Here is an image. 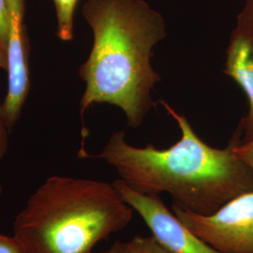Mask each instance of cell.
<instances>
[{
	"mask_svg": "<svg viewBox=\"0 0 253 253\" xmlns=\"http://www.w3.org/2000/svg\"><path fill=\"white\" fill-rule=\"evenodd\" d=\"M235 30L248 37L253 42V0H247L242 11L238 14Z\"/></svg>",
	"mask_w": 253,
	"mask_h": 253,
	"instance_id": "30bf717a",
	"label": "cell"
},
{
	"mask_svg": "<svg viewBox=\"0 0 253 253\" xmlns=\"http://www.w3.org/2000/svg\"><path fill=\"white\" fill-rule=\"evenodd\" d=\"M83 16L93 45L79 75L85 83L80 115L96 103L122 109L127 126H140L154 105L161 76L151 65L153 48L166 37L163 15L145 0H87Z\"/></svg>",
	"mask_w": 253,
	"mask_h": 253,
	"instance_id": "7a4b0ae2",
	"label": "cell"
},
{
	"mask_svg": "<svg viewBox=\"0 0 253 253\" xmlns=\"http://www.w3.org/2000/svg\"><path fill=\"white\" fill-rule=\"evenodd\" d=\"M0 253H26V251L15 236L0 234Z\"/></svg>",
	"mask_w": 253,
	"mask_h": 253,
	"instance_id": "8fae6325",
	"label": "cell"
},
{
	"mask_svg": "<svg viewBox=\"0 0 253 253\" xmlns=\"http://www.w3.org/2000/svg\"><path fill=\"white\" fill-rule=\"evenodd\" d=\"M1 194H2V187H1V185H0V196H1Z\"/></svg>",
	"mask_w": 253,
	"mask_h": 253,
	"instance_id": "5bb4252c",
	"label": "cell"
},
{
	"mask_svg": "<svg viewBox=\"0 0 253 253\" xmlns=\"http://www.w3.org/2000/svg\"><path fill=\"white\" fill-rule=\"evenodd\" d=\"M56 16V36L62 42L73 39L74 12L78 0H52Z\"/></svg>",
	"mask_w": 253,
	"mask_h": 253,
	"instance_id": "ba28073f",
	"label": "cell"
},
{
	"mask_svg": "<svg viewBox=\"0 0 253 253\" xmlns=\"http://www.w3.org/2000/svg\"><path fill=\"white\" fill-rule=\"evenodd\" d=\"M172 213L190 231L221 253H253V190L229 201L210 215L172 204Z\"/></svg>",
	"mask_w": 253,
	"mask_h": 253,
	"instance_id": "277c9868",
	"label": "cell"
},
{
	"mask_svg": "<svg viewBox=\"0 0 253 253\" xmlns=\"http://www.w3.org/2000/svg\"><path fill=\"white\" fill-rule=\"evenodd\" d=\"M113 186L136 213L143 218L157 241L170 253H221L206 243L167 208L160 194H145L120 178Z\"/></svg>",
	"mask_w": 253,
	"mask_h": 253,
	"instance_id": "5b68a950",
	"label": "cell"
},
{
	"mask_svg": "<svg viewBox=\"0 0 253 253\" xmlns=\"http://www.w3.org/2000/svg\"><path fill=\"white\" fill-rule=\"evenodd\" d=\"M9 132L3 113V103H0V160L5 157L9 149Z\"/></svg>",
	"mask_w": 253,
	"mask_h": 253,
	"instance_id": "7c38bea8",
	"label": "cell"
},
{
	"mask_svg": "<svg viewBox=\"0 0 253 253\" xmlns=\"http://www.w3.org/2000/svg\"><path fill=\"white\" fill-rule=\"evenodd\" d=\"M235 153L253 169V140L248 143H238L235 146Z\"/></svg>",
	"mask_w": 253,
	"mask_h": 253,
	"instance_id": "4fadbf2b",
	"label": "cell"
},
{
	"mask_svg": "<svg viewBox=\"0 0 253 253\" xmlns=\"http://www.w3.org/2000/svg\"><path fill=\"white\" fill-rule=\"evenodd\" d=\"M224 73L232 77L244 90L249 101V113L241 119V143L253 140V42L242 33L234 30L226 50Z\"/></svg>",
	"mask_w": 253,
	"mask_h": 253,
	"instance_id": "8992f818",
	"label": "cell"
},
{
	"mask_svg": "<svg viewBox=\"0 0 253 253\" xmlns=\"http://www.w3.org/2000/svg\"><path fill=\"white\" fill-rule=\"evenodd\" d=\"M161 103L177 123L180 139L166 149L126 143L125 131L114 132L98 156L120 179L145 194L166 192L173 204L199 215H210L229 201L253 190V169L235 153L241 142L237 129L229 145L216 148L201 140L188 119Z\"/></svg>",
	"mask_w": 253,
	"mask_h": 253,
	"instance_id": "6da1fadb",
	"label": "cell"
},
{
	"mask_svg": "<svg viewBox=\"0 0 253 253\" xmlns=\"http://www.w3.org/2000/svg\"><path fill=\"white\" fill-rule=\"evenodd\" d=\"M10 14L9 1L0 0V70L8 69V47H9Z\"/></svg>",
	"mask_w": 253,
	"mask_h": 253,
	"instance_id": "9c48e42d",
	"label": "cell"
},
{
	"mask_svg": "<svg viewBox=\"0 0 253 253\" xmlns=\"http://www.w3.org/2000/svg\"><path fill=\"white\" fill-rule=\"evenodd\" d=\"M93 253H170L151 236L135 235L128 241H116L109 249Z\"/></svg>",
	"mask_w": 253,
	"mask_h": 253,
	"instance_id": "52a82bcc",
	"label": "cell"
},
{
	"mask_svg": "<svg viewBox=\"0 0 253 253\" xmlns=\"http://www.w3.org/2000/svg\"><path fill=\"white\" fill-rule=\"evenodd\" d=\"M133 212L113 184L53 175L17 214L13 236L26 253H93L130 223Z\"/></svg>",
	"mask_w": 253,
	"mask_h": 253,
	"instance_id": "3957f363",
	"label": "cell"
}]
</instances>
